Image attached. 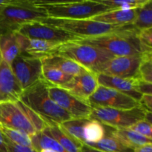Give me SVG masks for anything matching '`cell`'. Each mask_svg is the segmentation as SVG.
<instances>
[{"label":"cell","instance_id":"cell-1","mask_svg":"<svg viewBox=\"0 0 152 152\" xmlns=\"http://www.w3.org/2000/svg\"><path fill=\"white\" fill-rule=\"evenodd\" d=\"M49 83L41 80L23 91L19 100L37 114L47 126H59L74 119L50 98Z\"/></svg>","mask_w":152,"mask_h":152},{"label":"cell","instance_id":"cell-2","mask_svg":"<svg viewBox=\"0 0 152 152\" xmlns=\"http://www.w3.org/2000/svg\"><path fill=\"white\" fill-rule=\"evenodd\" d=\"M43 9L31 0H8L0 9V36L17 32L22 25L48 18Z\"/></svg>","mask_w":152,"mask_h":152},{"label":"cell","instance_id":"cell-3","mask_svg":"<svg viewBox=\"0 0 152 152\" xmlns=\"http://www.w3.org/2000/svg\"><path fill=\"white\" fill-rule=\"evenodd\" d=\"M0 126L20 131L32 137L48 126L22 101L18 100L0 102Z\"/></svg>","mask_w":152,"mask_h":152},{"label":"cell","instance_id":"cell-4","mask_svg":"<svg viewBox=\"0 0 152 152\" xmlns=\"http://www.w3.org/2000/svg\"><path fill=\"white\" fill-rule=\"evenodd\" d=\"M35 5L43 9L48 16L56 19H89L112 9L102 4L99 1H34Z\"/></svg>","mask_w":152,"mask_h":152},{"label":"cell","instance_id":"cell-5","mask_svg":"<svg viewBox=\"0 0 152 152\" xmlns=\"http://www.w3.org/2000/svg\"><path fill=\"white\" fill-rule=\"evenodd\" d=\"M139 31L131 29L80 41L101 49L114 56H140L151 53L145 50L138 39Z\"/></svg>","mask_w":152,"mask_h":152},{"label":"cell","instance_id":"cell-6","mask_svg":"<svg viewBox=\"0 0 152 152\" xmlns=\"http://www.w3.org/2000/svg\"><path fill=\"white\" fill-rule=\"evenodd\" d=\"M41 23L60 28L71 33L81 39L94 38L107 34L135 29L132 25H114L89 19H67L48 17L42 19Z\"/></svg>","mask_w":152,"mask_h":152},{"label":"cell","instance_id":"cell-7","mask_svg":"<svg viewBox=\"0 0 152 152\" xmlns=\"http://www.w3.org/2000/svg\"><path fill=\"white\" fill-rule=\"evenodd\" d=\"M54 54L71 59L95 74L102 64L114 57L113 55L80 40L62 44Z\"/></svg>","mask_w":152,"mask_h":152},{"label":"cell","instance_id":"cell-8","mask_svg":"<svg viewBox=\"0 0 152 152\" xmlns=\"http://www.w3.org/2000/svg\"><path fill=\"white\" fill-rule=\"evenodd\" d=\"M148 111L140 105L132 109H114L108 108H93L89 119L114 129H130L137 122L143 120Z\"/></svg>","mask_w":152,"mask_h":152},{"label":"cell","instance_id":"cell-9","mask_svg":"<svg viewBox=\"0 0 152 152\" xmlns=\"http://www.w3.org/2000/svg\"><path fill=\"white\" fill-rule=\"evenodd\" d=\"M10 66L23 91L43 80L42 63L40 59L19 54Z\"/></svg>","mask_w":152,"mask_h":152},{"label":"cell","instance_id":"cell-10","mask_svg":"<svg viewBox=\"0 0 152 152\" xmlns=\"http://www.w3.org/2000/svg\"><path fill=\"white\" fill-rule=\"evenodd\" d=\"M89 105L93 108H108L114 109H132L140 105L139 102L126 94L110 88L98 86L89 97Z\"/></svg>","mask_w":152,"mask_h":152},{"label":"cell","instance_id":"cell-11","mask_svg":"<svg viewBox=\"0 0 152 152\" xmlns=\"http://www.w3.org/2000/svg\"><path fill=\"white\" fill-rule=\"evenodd\" d=\"M17 32L27 38L37 39L59 44L81 40L79 37L60 28L38 22H29L22 25Z\"/></svg>","mask_w":152,"mask_h":152},{"label":"cell","instance_id":"cell-12","mask_svg":"<svg viewBox=\"0 0 152 152\" xmlns=\"http://www.w3.org/2000/svg\"><path fill=\"white\" fill-rule=\"evenodd\" d=\"M48 93L50 98L74 119H89L92 108L88 103L59 86L49 84Z\"/></svg>","mask_w":152,"mask_h":152},{"label":"cell","instance_id":"cell-13","mask_svg":"<svg viewBox=\"0 0 152 152\" xmlns=\"http://www.w3.org/2000/svg\"><path fill=\"white\" fill-rule=\"evenodd\" d=\"M142 55L114 56L113 59L102 64L96 74H102L124 79H138V69Z\"/></svg>","mask_w":152,"mask_h":152},{"label":"cell","instance_id":"cell-14","mask_svg":"<svg viewBox=\"0 0 152 152\" xmlns=\"http://www.w3.org/2000/svg\"><path fill=\"white\" fill-rule=\"evenodd\" d=\"M96 75L91 71L75 76L69 82L59 86L78 99L88 102L89 97L98 87Z\"/></svg>","mask_w":152,"mask_h":152},{"label":"cell","instance_id":"cell-15","mask_svg":"<svg viewBox=\"0 0 152 152\" xmlns=\"http://www.w3.org/2000/svg\"><path fill=\"white\" fill-rule=\"evenodd\" d=\"M22 92L10 65L2 59L0 62V102L19 100Z\"/></svg>","mask_w":152,"mask_h":152},{"label":"cell","instance_id":"cell-16","mask_svg":"<svg viewBox=\"0 0 152 152\" xmlns=\"http://www.w3.org/2000/svg\"><path fill=\"white\" fill-rule=\"evenodd\" d=\"M18 34L21 48V54L37 59H41L46 56L53 55L56 49L62 45L45 40L27 38L19 33Z\"/></svg>","mask_w":152,"mask_h":152},{"label":"cell","instance_id":"cell-17","mask_svg":"<svg viewBox=\"0 0 152 152\" xmlns=\"http://www.w3.org/2000/svg\"><path fill=\"white\" fill-rule=\"evenodd\" d=\"M99 86L113 88L138 101L142 96L135 90V79H124L102 74H96Z\"/></svg>","mask_w":152,"mask_h":152},{"label":"cell","instance_id":"cell-18","mask_svg":"<svg viewBox=\"0 0 152 152\" xmlns=\"http://www.w3.org/2000/svg\"><path fill=\"white\" fill-rule=\"evenodd\" d=\"M41 61L43 65L54 67L72 77H75L89 71L74 61L57 54L46 56L41 59Z\"/></svg>","mask_w":152,"mask_h":152},{"label":"cell","instance_id":"cell-19","mask_svg":"<svg viewBox=\"0 0 152 152\" xmlns=\"http://www.w3.org/2000/svg\"><path fill=\"white\" fill-rule=\"evenodd\" d=\"M137 9L130 10H111L94 17L93 20L114 25H132L134 21Z\"/></svg>","mask_w":152,"mask_h":152},{"label":"cell","instance_id":"cell-20","mask_svg":"<svg viewBox=\"0 0 152 152\" xmlns=\"http://www.w3.org/2000/svg\"><path fill=\"white\" fill-rule=\"evenodd\" d=\"M0 50L2 59L10 65L13 59L21 54V48L17 32L0 36Z\"/></svg>","mask_w":152,"mask_h":152},{"label":"cell","instance_id":"cell-21","mask_svg":"<svg viewBox=\"0 0 152 152\" xmlns=\"http://www.w3.org/2000/svg\"><path fill=\"white\" fill-rule=\"evenodd\" d=\"M111 135L118 140L122 144L129 148L134 150L135 148L140 147L146 144L151 143V139L145 137L139 134L137 132L127 129H113Z\"/></svg>","mask_w":152,"mask_h":152},{"label":"cell","instance_id":"cell-22","mask_svg":"<svg viewBox=\"0 0 152 152\" xmlns=\"http://www.w3.org/2000/svg\"><path fill=\"white\" fill-rule=\"evenodd\" d=\"M113 129V128L107 126L106 134L101 140L86 145L100 152H134L133 149L125 146L111 135Z\"/></svg>","mask_w":152,"mask_h":152},{"label":"cell","instance_id":"cell-23","mask_svg":"<svg viewBox=\"0 0 152 152\" xmlns=\"http://www.w3.org/2000/svg\"><path fill=\"white\" fill-rule=\"evenodd\" d=\"M44 131L56 140L67 152H82L83 144L68 136L58 126H48Z\"/></svg>","mask_w":152,"mask_h":152},{"label":"cell","instance_id":"cell-24","mask_svg":"<svg viewBox=\"0 0 152 152\" xmlns=\"http://www.w3.org/2000/svg\"><path fill=\"white\" fill-rule=\"evenodd\" d=\"M107 126L94 120L88 119L83 128V145L96 143L106 134Z\"/></svg>","mask_w":152,"mask_h":152},{"label":"cell","instance_id":"cell-25","mask_svg":"<svg viewBox=\"0 0 152 152\" xmlns=\"http://www.w3.org/2000/svg\"><path fill=\"white\" fill-rule=\"evenodd\" d=\"M31 139L32 148L37 152L42 149H51L56 152H67L56 140L44 130L31 137Z\"/></svg>","mask_w":152,"mask_h":152},{"label":"cell","instance_id":"cell-26","mask_svg":"<svg viewBox=\"0 0 152 152\" xmlns=\"http://www.w3.org/2000/svg\"><path fill=\"white\" fill-rule=\"evenodd\" d=\"M132 25L139 31L152 28L151 0H148L143 5L137 8L136 17Z\"/></svg>","mask_w":152,"mask_h":152},{"label":"cell","instance_id":"cell-27","mask_svg":"<svg viewBox=\"0 0 152 152\" xmlns=\"http://www.w3.org/2000/svg\"><path fill=\"white\" fill-rule=\"evenodd\" d=\"M88 120V119H71L58 126L70 137L81 144H84L83 128Z\"/></svg>","mask_w":152,"mask_h":152},{"label":"cell","instance_id":"cell-28","mask_svg":"<svg viewBox=\"0 0 152 152\" xmlns=\"http://www.w3.org/2000/svg\"><path fill=\"white\" fill-rule=\"evenodd\" d=\"M73 77L54 67L42 65L43 80L52 86H62L69 82Z\"/></svg>","mask_w":152,"mask_h":152},{"label":"cell","instance_id":"cell-29","mask_svg":"<svg viewBox=\"0 0 152 152\" xmlns=\"http://www.w3.org/2000/svg\"><path fill=\"white\" fill-rule=\"evenodd\" d=\"M0 129L4 137H5L10 142L21 146L32 147L31 137L25 132L14 130V129H7L2 126H0Z\"/></svg>","mask_w":152,"mask_h":152},{"label":"cell","instance_id":"cell-30","mask_svg":"<svg viewBox=\"0 0 152 152\" xmlns=\"http://www.w3.org/2000/svg\"><path fill=\"white\" fill-rule=\"evenodd\" d=\"M148 0H99L100 3L105 4L112 10H130L137 9L143 5Z\"/></svg>","mask_w":152,"mask_h":152},{"label":"cell","instance_id":"cell-31","mask_svg":"<svg viewBox=\"0 0 152 152\" xmlns=\"http://www.w3.org/2000/svg\"><path fill=\"white\" fill-rule=\"evenodd\" d=\"M138 73L140 80L152 83V52L142 55Z\"/></svg>","mask_w":152,"mask_h":152},{"label":"cell","instance_id":"cell-32","mask_svg":"<svg viewBox=\"0 0 152 152\" xmlns=\"http://www.w3.org/2000/svg\"><path fill=\"white\" fill-rule=\"evenodd\" d=\"M131 130L137 132L142 136L145 137L148 139H151L152 137V125L145 120H141L137 122L130 128Z\"/></svg>","mask_w":152,"mask_h":152},{"label":"cell","instance_id":"cell-33","mask_svg":"<svg viewBox=\"0 0 152 152\" xmlns=\"http://www.w3.org/2000/svg\"><path fill=\"white\" fill-rule=\"evenodd\" d=\"M138 39L145 50L152 52V28L139 31Z\"/></svg>","mask_w":152,"mask_h":152},{"label":"cell","instance_id":"cell-34","mask_svg":"<svg viewBox=\"0 0 152 152\" xmlns=\"http://www.w3.org/2000/svg\"><path fill=\"white\" fill-rule=\"evenodd\" d=\"M135 90L138 93L141 94L142 95H151L152 94V86L151 83H147L143 81L140 79H135L134 82Z\"/></svg>","mask_w":152,"mask_h":152},{"label":"cell","instance_id":"cell-35","mask_svg":"<svg viewBox=\"0 0 152 152\" xmlns=\"http://www.w3.org/2000/svg\"><path fill=\"white\" fill-rule=\"evenodd\" d=\"M4 140L6 145H7V152H37L32 147L21 146V145H18L16 144H14L13 142L8 140L5 137H4Z\"/></svg>","mask_w":152,"mask_h":152},{"label":"cell","instance_id":"cell-36","mask_svg":"<svg viewBox=\"0 0 152 152\" xmlns=\"http://www.w3.org/2000/svg\"><path fill=\"white\" fill-rule=\"evenodd\" d=\"M139 104L146 111L152 112V95H142L139 100Z\"/></svg>","mask_w":152,"mask_h":152},{"label":"cell","instance_id":"cell-37","mask_svg":"<svg viewBox=\"0 0 152 152\" xmlns=\"http://www.w3.org/2000/svg\"><path fill=\"white\" fill-rule=\"evenodd\" d=\"M134 152H152V144H146L135 148Z\"/></svg>","mask_w":152,"mask_h":152},{"label":"cell","instance_id":"cell-38","mask_svg":"<svg viewBox=\"0 0 152 152\" xmlns=\"http://www.w3.org/2000/svg\"><path fill=\"white\" fill-rule=\"evenodd\" d=\"M0 152H7V148L4 140V136L0 129Z\"/></svg>","mask_w":152,"mask_h":152},{"label":"cell","instance_id":"cell-39","mask_svg":"<svg viewBox=\"0 0 152 152\" xmlns=\"http://www.w3.org/2000/svg\"><path fill=\"white\" fill-rule=\"evenodd\" d=\"M82 152H100L99 151H96V150L93 149L91 147L88 146L86 145H83V147H82Z\"/></svg>","mask_w":152,"mask_h":152},{"label":"cell","instance_id":"cell-40","mask_svg":"<svg viewBox=\"0 0 152 152\" xmlns=\"http://www.w3.org/2000/svg\"><path fill=\"white\" fill-rule=\"evenodd\" d=\"M152 112H146L145 115V118H144V120H145L148 123H151L152 124Z\"/></svg>","mask_w":152,"mask_h":152},{"label":"cell","instance_id":"cell-41","mask_svg":"<svg viewBox=\"0 0 152 152\" xmlns=\"http://www.w3.org/2000/svg\"><path fill=\"white\" fill-rule=\"evenodd\" d=\"M7 1H8V0H2V1H0V9H1V7H2L4 4H5Z\"/></svg>","mask_w":152,"mask_h":152},{"label":"cell","instance_id":"cell-42","mask_svg":"<svg viewBox=\"0 0 152 152\" xmlns=\"http://www.w3.org/2000/svg\"><path fill=\"white\" fill-rule=\"evenodd\" d=\"M39 152H56V151H53V150H51V149H42Z\"/></svg>","mask_w":152,"mask_h":152},{"label":"cell","instance_id":"cell-43","mask_svg":"<svg viewBox=\"0 0 152 152\" xmlns=\"http://www.w3.org/2000/svg\"><path fill=\"white\" fill-rule=\"evenodd\" d=\"M2 60V57H1V50H0V62H1Z\"/></svg>","mask_w":152,"mask_h":152}]
</instances>
